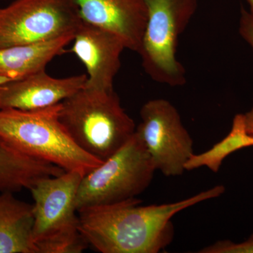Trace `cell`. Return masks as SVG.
<instances>
[{
  "label": "cell",
  "instance_id": "1",
  "mask_svg": "<svg viewBox=\"0 0 253 253\" xmlns=\"http://www.w3.org/2000/svg\"><path fill=\"white\" fill-rule=\"evenodd\" d=\"M217 185L188 199L161 205L141 206L134 198L107 206L78 211L80 230L88 245L101 253H158L174 237L172 218L195 205L219 197Z\"/></svg>",
  "mask_w": 253,
  "mask_h": 253
},
{
  "label": "cell",
  "instance_id": "2",
  "mask_svg": "<svg viewBox=\"0 0 253 253\" xmlns=\"http://www.w3.org/2000/svg\"><path fill=\"white\" fill-rule=\"evenodd\" d=\"M59 119L82 150L103 162L136 132L114 89L84 86L61 103Z\"/></svg>",
  "mask_w": 253,
  "mask_h": 253
},
{
  "label": "cell",
  "instance_id": "3",
  "mask_svg": "<svg viewBox=\"0 0 253 253\" xmlns=\"http://www.w3.org/2000/svg\"><path fill=\"white\" fill-rule=\"evenodd\" d=\"M60 104L35 111L0 110V136L28 156L84 176L103 161L73 140L60 121Z\"/></svg>",
  "mask_w": 253,
  "mask_h": 253
},
{
  "label": "cell",
  "instance_id": "4",
  "mask_svg": "<svg viewBox=\"0 0 253 253\" xmlns=\"http://www.w3.org/2000/svg\"><path fill=\"white\" fill-rule=\"evenodd\" d=\"M83 176L64 172L42 178L30 189L34 200L32 237L38 253H81L87 249L76 206Z\"/></svg>",
  "mask_w": 253,
  "mask_h": 253
},
{
  "label": "cell",
  "instance_id": "5",
  "mask_svg": "<svg viewBox=\"0 0 253 253\" xmlns=\"http://www.w3.org/2000/svg\"><path fill=\"white\" fill-rule=\"evenodd\" d=\"M147 11L139 54L151 79L171 86L184 85L186 71L176 57L179 37L186 29L199 0H143Z\"/></svg>",
  "mask_w": 253,
  "mask_h": 253
},
{
  "label": "cell",
  "instance_id": "6",
  "mask_svg": "<svg viewBox=\"0 0 253 253\" xmlns=\"http://www.w3.org/2000/svg\"><path fill=\"white\" fill-rule=\"evenodd\" d=\"M156 171L135 132L117 152L82 178L76 198L78 211L134 199L149 187Z\"/></svg>",
  "mask_w": 253,
  "mask_h": 253
},
{
  "label": "cell",
  "instance_id": "7",
  "mask_svg": "<svg viewBox=\"0 0 253 253\" xmlns=\"http://www.w3.org/2000/svg\"><path fill=\"white\" fill-rule=\"evenodd\" d=\"M82 21L73 0H14L0 8V48L74 33Z\"/></svg>",
  "mask_w": 253,
  "mask_h": 253
},
{
  "label": "cell",
  "instance_id": "8",
  "mask_svg": "<svg viewBox=\"0 0 253 253\" xmlns=\"http://www.w3.org/2000/svg\"><path fill=\"white\" fill-rule=\"evenodd\" d=\"M136 133L156 170L168 177L180 176L194 154V141L174 105L163 99L150 100L140 110Z\"/></svg>",
  "mask_w": 253,
  "mask_h": 253
},
{
  "label": "cell",
  "instance_id": "9",
  "mask_svg": "<svg viewBox=\"0 0 253 253\" xmlns=\"http://www.w3.org/2000/svg\"><path fill=\"white\" fill-rule=\"evenodd\" d=\"M70 51L81 60L87 73L85 86L111 90L121 68L126 46L109 31L82 21L76 28Z\"/></svg>",
  "mask_w": 253,
  "mask_h": 253
},
{
  "label": "cell",
  "instance_id": "10",
  "mask_svg": "<svg viewBox=\"0 0 253 253\" xmlns=\"http://www.w3.org/2000/svg\"><path fill=\"white\" fill-rule=\"evenodd\" d=\"M84 74L57 78L42 70L0 84V110L35 111L62 102L85 86Z\"/></svg>",
  "mask_w": 253,
  "mask_h": 253
},
{
  "label": "cell",
  "instance_id": "11",
  "mask_svg": "<svg viewBox=\"0 0 253 253\" xmlns=\"http://www.w3.org/2000/svg\"><path fill=\"white\" fill-rule=\"evenodd\" d=\"M82 21L116 35L126 49L139 53L147 11L143 0H73Z\"/></svg>",
  "mask_w": 253,
  "mask_h": 253
},
{
  "label": "cell",
  "instance_id": "12",
  "mask_svg": "<svg viewBox=\"0 0 253 253\" xmlns=\"http://www.w3.org/2000/svg\"><path fill=\"white\" fill-rule=\"evenodd\" d=\"M63 172L54 164L21 152L0 136V192L30 190L40 179Z\"/></svg>",
  "mask_w": 253,
  "mask_h": 253
},
{
  "label": "cell",
  "instance_id": "13",
  "mask_svg": "<svg viewBox=\"0 0 253 253\" xmlns=\"http://www.w3.org/2000/svg\"><path fill=\"white\" fill-rule=\"evenodd\" d=\"M73 37L70 33L43 42L0 48V76L16 80L46 69L51 60L66 51Z\"/></svg>",
  "mask_w": 253,
  "mask_h": 253
},
{
  "label": "cell",
  "instance_id": "14",
  "mask_svg": "<svg viewBox=\"0 0 253 253\" xmlns=\"http://www.w3.org/2000/svg\"><path fill=\"white\" fill-rule=\"evenodd\" d=\"M0 195V253H38L33 244V205Z\"/></svg>",
  "mask_w": 253,
  "mask_h": 253
},
{
  "label": "cell",
  "instance_id": "15",
  "mask_svg": "<svg viewBox=\"0 0 253 253\" xmlns=\"http://www.w3.org/2000/svg\"><path fill=\"white\" fill-rule=\"evenodd\" d=\"M250 146H253V136L246 131L244 114L236 115L229 134L208 151L193 155L186 163V171L206 167L212 172L217 173L227 156Z\"/></svg>",
  "mask_w": 253,
  "mask_h": 253
},
{
  "label": "cell",
  "instance_id": "16",
  "mask_svg": "<svg viewBox=\"0 0 253 253\" xmlns=\"http://www.w3.org/2000/svg\"><path fill=\"white\" fill-rule=\"evenodd\" d=\"M199 253H253V234L241 243H234L230 240H219L206 246Z\"/></svg>",
  "mask_w": 253,
  "mask_h": 253
},
{
  "label": "cell",
  "instance_id": "17",
  "mask_svg": "<svg viewBox=\"0 0 253 253\" xmlns=\"http://www.w3.org/2000/svg\"><path fill=\"white\" fill-rule=\"evenodd\" d=\"M239 33L253 51V11L250 9H241Z\"/></svg>",
  "mask_w": 253,
  "mask_h": 253
},
{
  "label": "cell",
  "instance_id": "18",
  "mask_svg": "<svg viewBox=\"0 0 253 253\" xmlns=\"http://www.w3.org/2000/svg\"><path fill=\"white\" fill-rule=\"evenodd\" d=\"M245 126L250 135L253 136V106L249 112L244 114Z\"/></svg>",
  "mask_w": 253,
  "mask_h": 253
},
{
  "label": "cell",
  "instance_id": "19",
  "mask_svg": "<svg viewBox=\"0 0 253 253\" xmlns=\"http://www.w3.org/2000/svg\"><path fill=\"white\" fill-rule=\"evenodd\" d=\"M11 81H14V80L11 79V78H9L5 77V76H0V84Z\"/></svg>",
  "mask_w": 253,
  "mask_h": 253
},
{
  "label": "cell",
  "instance_id": "20",
  "mask_svg": "<svg viewBox=\"0 0 253 253\" xmlns=\"http://www.w3.org/2000/svg\"><path fill=\"white\" fill-rule=\"evenodd\" d=\"M249 5V9L253 11V0H245Z\"/></svg>",
  "mask_w": 253,
  "mask_h": 253
}]
</instances>
